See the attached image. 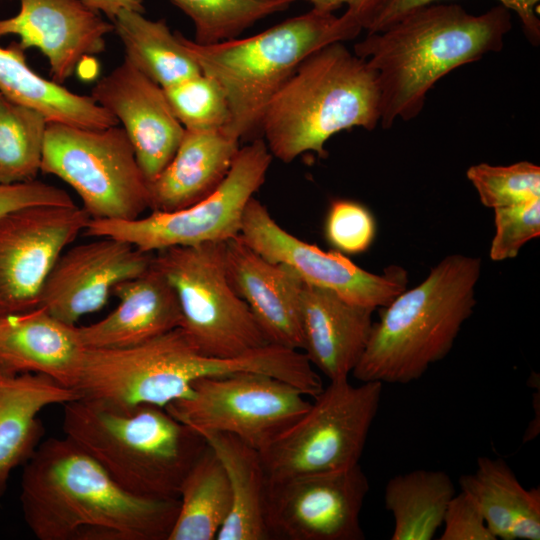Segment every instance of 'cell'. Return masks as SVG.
Returning a JSON list of instances; mask_svg holds the SVG:
<instances>
[{
  "mask_svg": "<svg viewBox=\"0 0 540 540\" xmlns=\"http://www.w3.org/2000/svg\"><path fill=\"white\" fill-rule=\"evenodd\" d=\"M479 257L450 254L381 308L352 372L359 382L408 384L444 359L476 305Z\"/></svg>",
  "mask_w": 540,
  "mask_h": 540,
  "instance_id": "4",
  "label": "cell"
},
{
  "mask_svg": "<svg viewBox=\"0 0 540 540\" xmlns=\"http://www.w3.org/2000/svg\"><path fill=\"white\" fill-rule=\"evenodd\" d=\"M376 232V220L365 205L344 198L331 201L324 236L335 251L345 256L362 254L373 244Z\"/></svg>",
  "mask_w": 540,
  "mask_h": 540,
  "instance_id": "35",
  "label": "cell"
},
{
  "mask_svg": "<svg viewBox=\"0 0 540 540\" xmlns=\"http://www.w3.org/2000/svg\"><path fill=\"white\" fill-rule=\"evenodd\" d=\"M20 503L39 540H168L179 499L138 497L70 438L42 441L23 465Z\"/></svg>",
  "mask_w": 540,
  "mask_h": 540,
  "instance_id": "1",
  "label": "cell"
},
{
  "mask_svg": "<svg viewBox=\"0 0 540 540\" xmlns=\"http://www.w3.org/2000/svg\"><path fill=\"white\" fill-rule=\"evenodd\" d=\"M496 539H540V489H526L502 458L481 456L474 473L459 479Z\"/></svg>",
  "mask_w": 540,
  "mask_h": 540,
  "instance_id": "25",
  "label": "cell"
},
{
  "mask_svg": "<svg viewBox=\"0 0 540 540\" xmlns=\"http://www.w3.org/2000/svg\"><path fill=\"white\" fill-rule=\"evenodd\" d=\"M493 210L495 233L489 249L491 260L515 258L527 242L540 236V198Z\"/></svg>",
  "mask_w": 540,
  "mask_h": 540,
  "instance_id": "36",
  "label": "cell"
},
{
  "mask_svg": "<svg viewBox=\"0 0 540 540\" xmlns=\"http://www.w3.org/2000/svg\"><path fill=\"white\" fill-rule=\"evenodd\" d=\"M292 2L296 0H291ZM312 4V9L333 13V11L347 6L346 13L354 18L362 27L378 0H306Z\"/></svg>",
  "mask_w": 540,
  "mask_h": 540,
  "instance_id": "40",
  "label": "cell"
},
{
  "mask_svg": "<svg viewBox=\"0 0 540 540\" xmlns=\"http://www.w3.org/2000/svg\"><path fill=\"white\" fill-rule=\"evenodd\" d=\"M153 264L174 289L180 327L201 353L235 358L270 344L229 281L225 242L166 248Z\"/></svg>",
  "mask_w": 540,
  "mask_h": 540,
  "instance_id": "8",
  "label": "cell"
},
{
  "mask_svg": "<svg viewBox=\"0 0 540 540\" xmlns=\"http://www.w3.org/2000/svg\"><path fill=\"white\" fill-rule=\"evenodd\" d=\"M195 27V42L210 45L238 38L269 15L286 10L291 0H170Z\"/></svg>",
  "mask_w": 540,
  "mask_h": 540,
  "instance_id": "32",
  "label": "cell"
},
{
  "mask_svg": "<svg viewBox=\"0 0 540 540\" xmlns=\"http://www.w3.org/2000/svg\"><path fill=\"white\" fill-rule=\"evenodd\" d=\"M111 22L123 44L124 59L162 88L202 73L165 20L124 10Z\"/></svg>",
  "mask_w": 540,
  "mask_h": 540,
  "instance_id": "29",
  "label": "cell"
},
{
  "mask_svg": "<svg viewBox=\"0 0 540 540\" xmlns=\"http://www.w3.org/2000/svg\"><path fill=\"white\" fill-rule=\"evenodd\" d=\"M200 434L220 460L230 488L231 509L216 540H271L266 524L268 479L260 452L228 433Z\"/></svg>",
  "mask_w": 540,
  "mask_h": 540,
  "instance_id": "26",
  "label": "cell"
},
{
  "mask_svg": "<svg viewBox=\"0 0 540 540\" xmlns=\"http://www.w3.org/2000/svg\"><path fill=\"white\" fill-rule=\"evenodd\" d=\"M438 0H378L369 14L363 30L368 33L381 31L412 11L436 3ZM522 23L523 31L533 45L540 42V0H497Z\"/></svg>",
  "mask_w": 540,
  "mask_h": 540,
  "instance_id": "37",
  "label": "cell"
},
{
  "mask_svg": "<svg viewBox=\"0 0 540 540\" xmlns=\"http://www.w3.org/2000/svg\"><path fill=\"white\" fill-rule=\"evenodd\" d=\"M239 236L261 256L293 270L303 283L330 290L357 305L375 310L385 307L407 288L405 269L389 266L375 274L335 250L305 242L282 228L254 197L246 206Z\"/></svg>",
  "mask_w": 540,
  "mask_h": 540,
  "instance_id": "13",
  "label": "cell"
},
{
  "mask_svg": "<svg viewBox=\"0 0 540 540\" xmlns=\"http://www.w3.org/2000/svg\"><path fill=\"white\" fill-rule=\"evenodd\" d=\"M361 25L342 16L311 9L247 38L201 45L178 37L202 73L222 87L230 109L226 130L242 139L261 133L266 108L302 61L315 50L358 36Z\"/></svg>",
  "mask_w": 540,
  "mask_h": 540,
  "instance_id": "6",
  "label": "cell"
},
{
  "mask_svg": "<svg viewBox=\"0 0 540 540\" xmlns=\"http://www.w3.org/2000/svg\"><path fill=\"white\" fill-rule=\"evenodd\" d=\"M299 388L250 371L204 377L165 409L198 433L234 435L262 452L309 408Z\"/></svg>",
  "mask_w": 540,
  "mask_h": 540,
  "instance_id": "12",
  "label": "cell"
},
{
  "mask_svg": "<svg viewBox=\"0 0 540 540\" xmlns=\"http://www.w3.org/2000/svg\"><path fill=\"white\" fill-rule=\"evenodd\" d=\"M455 494L451 477L442 470L417 469L392 477L384 490V506L394 520L391 540L433 539Z\"/></svg>",
  "mask_w": 540,
  "mask_h": 540,
  "instance_id": "28",
  "label": "cell"
},
{
  "mask_svg": "<svg viewBox=\"0 0 540 540\" xmlns=\"http://www.w3.org/2000/svg\"><path fill=\"white\" fill-rule=\"evenodd\" d=\"M272 159L264 139L257 137L240 148L224 180L200 201L133 220L90 219L83 233L120 239L148 253L224 243L240 234L246 206L263 185Z\"/></svg>",
  "mask_w": 540,
  "mask_h": 540,
  "instance_id": "11",
  "label": "cell"
},
{
  "mask_svg": "<svg viewBox=\"0 0 540 540\" xmlns=\"http://www.w3.org/2000/svg\"><path fill=\"white\" fill-rule=\"evenodd\" d=\"M90 96L123 125L147 182L156 179L185 133L163 88L124 59L100 78Z\"/></svg>",
  "mask_w": 540,
  "mask_h": 540,
  "instance_id": "17",
  "label": "cell"
},
{
  "mask_svg": "<svg viewBox=\"0 0 540 540\" xmlns=\"http://www.w3.org/2000/svg\"><path fill=\"white\" fill-rule=\"evenodd\" d=\"M112 22L81 0H20L12 17L0 19V37L15 35L22 50L38 48L47 58L50 76L63 84L79 63L105 51Z\"/></svg>",
  "mask_w": 540,
  "mask_h": 540,
  "instance_id": "18",
  "label": "cell"
},
{
  "mask_svg": "<svg viewBox=\"0 0 540 540\" xmlns=\"http://www.w3.org/2000/svg\"><path fill=\"white\" fill-rule=\"evenodd\" d=\"M90 219L76 205L31 206L0 217V317L39 307L55 262Z\"/></svg>",
  "mask_w": 540,
  "mask_h": 540,
  "instance_id": "15",
  "label": "cell"
},
{
  "mask_svg": "<svg viewBox=\"0 0 540 540\" xmlns=\"http://www.w3.org/2000/svg\"><path fill=\"white\" fill-rule=\"evenodd\" d=\"M381 120L377 72L343 42L327 44L309 56L269 102L261 134L273 157L290 163L306 152L326 156L335 134Z\"/></svg>",
  "mask_w": 540,
  "mask_h": 540,
  "instance_id": "5",
  "label": "cell"
},
{
  "mask_svg": "<svg viewBox=\"0 0 540 540\" xmlns=\"http://www.w3.org/2000/svg\"><path fill=\"white\" fill-rule=\"evenodd\" d=\"M375 309L303 283V353L329 381L349 378L368 343Z\"/></svg>",
  "mask_w": 540,
  "mask_h": 540,
  "instance_id": "20",
  "label": "cell"
},
{
  "mask_svg": "<svg viewBox=\"0 0 540 540\" xmlns=\"http://www.w3.org/2000/svg\"><path fill=\"white\" fill-rule=\"evenodd\" d=\"M466 176L480 202L495 209L540 198V167L528 161L507 166L479 163L471 165Z\"/></svg>",
  "mask_w": 540,
  "mask_h": 540,
  "instance_id": "34",
  "label": "cell"
},
{
  "mask_svg": "<svg viewBox=\"0 0 540 540\" xmlns=\"http://www.w3.org/2000/svg\"><path fill=\"white\" fill-rule=\"evenodd\" d=\"M23 52L16 42L6 48L0 46V93L4 97L40 111L49 122L89 129L119 124L91 96L74 93L37 74L27 64Z\"/></svg>",
  "mask_w": 540,
  "mask_h": 540,
  "instance_id": "27",
  "label": "cell"
},
{
  "mask_svg": "<svg viewBox=\"0 0 540 540\" xmlns=\"http://www.w3.org/2000/svg\"><path fill=\"white\" fill-rule=\"evenodd\" d=\"M48 122L40 111L1 96L0 185L35 180Z\"/></svg>",
  "mask_w": 540,
  "mask_h": 540,
  "instance_id": "31",
  "label": "cell"
},
{
  "mask_svg": "<svg viewBox=\"0 0 540 540\" xmlns=\"http://www.w3.org/2000/svg\"><path fill=\"white\" fill-rule=\"evenodd\" d=\"M244 359L201 353L181 327L123 348H84L74 389L80 397L117 405L165 408L204 377L239 372Z\"/></svg>",
  "mask_w": 540,
  "mask_h": 540,
  "instance_id": "7",
  "label": "cell"
},
{
  "mask_svg": "<svg viewBox=\"0 0 540 540\" xmlns=\"http://www.w3.org/2000/svg\"><path fill=\"white\" fill-rule=\"evenodd\" d=\"M75 205L63 189L38 180L0 185V217L26 207Z\"/></svg>",
  "mask_w": 540,
  "mask_h": 540,
  "instance_id": "39",
  "label": "cell"
},
{
  "mask_svg": "<svg viewBox=\"0 0 540 540\" xmlns=\"http://www.w3.org/2000/svg\"><path fill=\"white\" fill-rule=\"evenodd\" d=\"M2 94L0 93V98H1Z\"/></svg>",
  "mask_w": 540,
  "mask_h": 540,
  "instance_id": "42",
  "label": "cell"
},
{
  "mask_svg": "<svg viewBox=\"0 0 540 540\" xmlns=\"http://www.w3.org/2000/svg\"><path fill=\"white\" fill-rule=\"evenodd\" d=\"M163 90L185 130H220L229 125V104L214 78L200 73Z\"/></svg>",
  "mask_w": 540,
  "mask_h": 540,
  "instance_id": "33",
  "label": "cell"
},
{
  "mask_svg": "<svg viewBox=\"0 0 540 540\" xmlns=\"http://www.w3.org/2000/svg\"><path fill=\"white\" fill-rule=\"evenodd\" d=\"M440 540H497L473 500L460 491L445 511Z\"/></svg>",
  "mask_w": 540,
  "mask_h": 540,
  "instance_id": "38",
  "label": "cell"
},
{
  "mask_svg": "<svg viewBox=\"0 0 540 540\" xmlns=\"http://www.w3.org/2000/svg\"><path fill=\"white\" fill-rule=\"evenodd\" d=\"M41 171L74 189L91 219L133 220L150 209L148 182L123 128L48 122Z\"/></svg>",
  "mask_w": 540,
  "mask_h": 540,
  "instance_id": "9",
  "label": "cell"
},
{
  "mask_svg": "<svg viewBox=\"0 0 540 540\" xmlns=\"http://www.w3.org/2000/svg\"><path fill=\"white\" fill-rule=\"evenodd\" d=\"M63 406L64 435L138 497L178 499L184 478L208 445L163 407L83 397Z\"/></svg>",
  "mask_w": 540,
  "mask_h": 540,
  "instance_id": "3",
  "label": "cell"
},
{
  "mask_svg": "<svg viewBox=\"0 0 540 540\" xmlns=\"http://www.w3.org/2000/svg\"><path fill=\"white\" fill-rule=\"evenodd\" d=\"M511 29V11L501 4L473 15L460 5L436 2L368 33L353 52L377 72L382 128L417 117L438 80L499 52Z\"/></svg>",
  "mask_w": 540,
  "mask_h": 540,
  "instance_id": "2",
  "label": "cell"
},
{
  "mask_svg": "<svg viewBox=\"0 0 540 540\" xmlns=\"http://www.w3.org/2000/svg\"><path fill=\"white\" fill-rule=\"evenodd\" d=\"M89 8L106 15L112 21L124 10L145 12L143 0H81Z\"/></svg>",
  "mask_w": 540,
  "mask_h": 540,
  "instance_id": "41",
  "label": "cell"
},
{
  "mask_svg": "<svg viewBox=\"0 0 540 540\" xmlns=\"http://www.w3.org/2000/svg\"><path fill=\"white\" fill-rule=\"evenodd\" d=\"M80 398L73 388L40 373L0 370V497L11 472L35 453L45 428L38 414L45 407Z\"/></svg>",
  "mask_w": 540,
  "mask_h": 540,
  "instance_id": "24",
  "label": "cell"
},
{
  "mask_svg": "<svg viewBox=\"0 0 540 540\" xmlns=\"http://www.w3.org/2000/svg\"><path fill=\"white\" fill-rule=\"evenodd\" d=\"M231 285L244 300L270 344L303 350V281L287 266L272 262L237 237L225 242Z\"/></svg>",
  "mask_w": 540,
  "mask_h": 540,
  "instance_id": "19",
  "label": "cell"
},
{
  "mask_svg": "<svg viewBox=\"0 0 540 540\" xmlns=\"http://www.w3.org/2000/svg\"><path fill=\"white\" fill-rule=\"evenodd\" d=\"M383 384L330 381L308 410L261 454L268 483L359 464Z\"/></svg>",
  "mask_w": 540,
  "mask_h": 540,
  "instance_id": "10",
  "label": "cell"
},
{
  "mask_svg": "<svg viewBox=\"0 0 540 540\" xmlns=\"http://www.w3.org/2000/svg\"><path fill=\"white\" fill-rule=\"evenodd\" d=\"M84 347L77 326L43 307L0 317V370L40 373L73 388Z\"/></svg>",
  "mask_w": 540,
  "mask_h": 540,
  "instance_id": "22",
  "label": "cell"
},
{
  "mask_svg": "<svg viewBox=\"0 0 540 540\" xmlns=\"http://www.w3.org/2000/svg\"><path fill=\"white\" fill-rule=\"evenodd\" d=\"M240 141L226 129L185 130L169 164L148 183L150 210L175 211L208 196L226 177Z\"/></svg>",
  "mask_w": 540,
  "mask_h": 540,
  "instance_id": "23",
  "label": "cell"
},
{
  "mask_svg": "<svg viewBox=\"0 0 540 540\" xmlns=\"http://www.w3.org/2000/svg\"><path fill=\"white\" fill-rule=\"evenodd\" d=\"M369 489L360 463L268 483L266 524L270 539H365L360 514Z\"/></svg>",
  "mask_w": 540,
  "mask_h": 540,
  "instance_id": "14",
  "label": "cell"
},
{
  "mask_svg": "<svg viewBox=\"0 0 540 540\" xmlns=\"http://www.w3.org/2000/svg\"><path fill=\"white\" fill-rule=\"evenodd\" d=\"M178 499L168 540H216L229 515L231 495L225 470L209 445L184 478Z\"/></svg>",
  "mask_w": 540,
  "mask_h": 540,
  "instance_id": "30",
  "label": "cell"
},
{
  "mask_svg": "<svg viewBox=\"0 0 540 540\" xmlns=\"http://www.w3.org/2000/svg\"><path fill=\"white\" fill-rule=\"evenodd\" d=\"M94 238L60 254L41 292L39 307L69 325L101 310L117 284L141 274L153 260L154 253L123 240Z\"/></svg>",
  "mask_w": 540,
  "mask_h": 540,
  "instance_id": "16",
  "label": "cell"
},
{
  "mask_svg": "<svg viewBox=\"0 0 540 540\" xmlns=\"http://www.w3.org/2000/svg\"><path fill=\"white\" fill-rule=\"evenodd\" d=\"M112 295L118 306L103 319L77 326L84 348H123L137 345L181 326L174 289L153 264L134 278L117 284Z\"/></svg>",
  "mask_w": 540,
  "mask_h": 540,
  "instance_id": "21",
  "label": "cell"
}]
</instances>
